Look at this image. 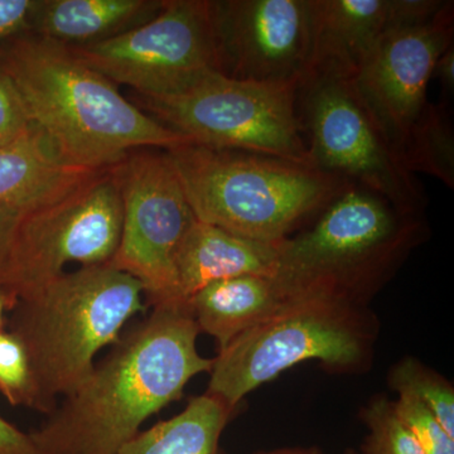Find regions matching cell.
<instances>
[{
    "label": "cell",
    "instance_id": "obj_1",
    "mask_svg": "<svg viewBox=\"0 0 454 454\" xmlns=\"http://www.w3.org/2000/svg\"><path fill=\"white\" fill-rule=\"evenodd\" d=\"M199 334L190 307L153 309L29 432L37 453L118 454L191 379L211 372L214 360L197 349Z\"/></svg>",
    "mask_w": 454,
    "mask_h": 454
},
{
    "label": "cell",
    "instance_id": "obj_2",
    "mask_svg": "<svg viewBox=\"0 0 454 454\" xmlns=\"http://www.w3.org/2000/svg\"><path fill=\"white\" fill-rule=\"evenodd\" d=\"M0 74L29 127L68 166L106 170L136 149L168 151L192 143L122 97L70 47L35 33L0 43Z\"/></svg>",
    "mask_w": 454,
    "mask_h": 454
},
{
    "label": "cell",
    "instance_id": "obj_3",
    "mask_svg": "<svg viewBox=\"0 0 454 454\" xmlns=\"http://www.w3.org/2000/svg\"><path fill=\"white\" fill-rule=\"evenodd\" d=\"M316 217L278 247L276 276L295 294L369 306L427 236L424 216L355 184L340 188Z\"/></svg>",
    "mask_w": 454,
    "mask_h": 454
},
{
    "label": "cell",
    "instance_id": "obj_4",
    "mask_svg": "<svg viewBox=\"0 0 454 454\" xmlns=\"http://www.w3.org/2000/svg\"><path fill=\"white\" fill-rule=\"evenodd\" d=\"M143 286L110 264L65 271L13 307L11 333L25 346L44 413L91 372L128 321L145 310Z\"/></svg>",
    "mask_w": 454,
    "mask_h": 454
},
{
    "label": "cell",
    "instance_id": "obj_5",
    "mask_svg": "<svg viewBox=\"0 0 454 454\" xmlns=\"http://www.w3.org/2000/svg\"><path fill=\"white\" fill-rule=\"evenodd\" d=\"M166 152L197 220L264 243L291 238L345 186L315 167L264 154L193 143Z\"/></svg>",
    "mask_w": 454,
    "mask_h": 454
},
{
    "label": "cell",
    "instance_id": "obj_6",
    "mask_svg": "<svg viewBox=\"0 0 454 454\" xmlns=\"http://www.w3.org/2000/svg\"><path fill=\"white\" fill-rule=\"evenodd\" d=\"M379 321L369 306L307 295L245 331L214 358L206 393L235 409L247 394L304 361L328 372L369 370Z\"/></svg>",
    "mask_w": 454,
    "mask_h": 454
},
{
    "label": "cell",
    "instance_id": "obj_7",
    "mask_svg": "<svg viewBox=\"0 0 454 454\" xmlns=\"http://www.w3.org/2000/svg\"><path fill=\"white\" fill-rule=\"evenodd\" d=\"M298 86L241 82L211 73L170 97L137 95L136 106L193 145L313 167L298 115Z\"/></svg>",
    "mask_w": 454,
    "mask_h": 454
},
{
    "label": "cell",
    "instance_id": "obj_8",
    "mask_svg": "<svg viewBox=\"0 0 454 454\" xmlns=\"http://www.w3.org/2000/svg\"><path fill=\"white\" fill-rule=\"evenodd\" d=\"M297 109L315 168L423 216L428 200L422 184L406 169L352 77L309 74L298 86Z\"/></svg>",
    "mask_w": 454,
    "mask_h": 454
},
{
    "label": "cell",
    "instance_id": "obj_9",
    "mask_svg": "<svg viewBox=\"0 0 454 454\" xmlns=\"http://www.w3.org/2000/svg\"><path fill=\"white\" fill-rule=\"evenodd\" d=\"M121 188L112 168L59 201L22 212L0 284L12 309L65 273L71 262L109 264L121 243Z\"/></svg>",
    "mask_w": 454,
    "mask_h": 454
},
{
    "label": "cell",
    "instance_id": "obj_10",
    "mask_svg": "<svg viewBox=\"0 0 454 454\" xmlns=\"http://www.w3.org/2000/svg\"><path fill=\"white\" fill-rule=\"evenodd\" d=\"M112 169L121 188L122 226L109 264L138 280L153 309L181 306L175 255L197 219L167 152L136 149Z\"/></svg>",
    "mask_w": 454,
    "mask_h": 454
},
{
    "label": "cell",
    "instance_id": "obj_11",
    "mask_svg": "<svg viewBox=\"0 0 454 454\" xmlns=\"http://www.w3.org/2000/svg\"><path fill=\"white\" fill-rule=\"evenodd\" d=\"M70 49L138 97H170L219 73L211 0H164L162 11L145 25L109 41Z\"/></svg>",
    "mask_w": 454,
    "mask_h": 454
},
{
    "label": "cell",
    "instance_id": "obj_12",
    "mask_svg": "<svg viewBox=\"0 0 454 454\" xmlns=\"http://www.w3.org/2000/svg\"><path fill=\"white\" fill-rule=\"evenodd\" d=\"M219 73L230 79L300 85L312 49L310 0H215Z\"/></svg>",
    "mask_w": 454,
    "mask_h": 454
},
{
    "label": "cell",
    "instance_id": "obj_13",
    "mask_svg": "<svg viewBox=\"0 0 454 454\" xmlns=\"http://www.w3.org/2000/svg\"><path fill=\"white\" fill-rule=\"evenodd\" d=\"M453 33L454 3L448 2L426 25L382 33L352 77L400 160L428 109L427 90L433 68L453 44Z\"/></svg>",
    "mask_w": 454,
    "mask_h": 454
},
{
    "label": "cell",
    "instance_id": "obj_14",
    "mask_svg": "<svg viewBox=\"0 0 454 454\" xmlns=\"http://www.w3.org/2000/svg\"><path fill=\"white\" fill-rule=\"evenodd\" d=\"M278 243L231 234L196 220L175 255L176 294L181 306L207 286L229 278L276 276Z\"/></svg>",
    "mask_w": 454,
    "mask_h": 454
},
{
    "label": "cell",
    "instance_id": "obj_15",
    "mask_svg": "<svg viewBox=\"0 0 454 454\" xmlns=\"http://www.w3.org/2000/svg\"><path fill=\"white\" fill-rule=\"evenodd\" d=\"M310 4L312 49L306 76L354 77L387 31V0H310Z\"/></svg>",
    "mask_w": 454,
    "mask_h": 454
},
{
    "label": "cell",
    "instance_id": "obj_16",
    "mask_svg": "<svg viewBox=\"0 0 454 454\" xmlns=\"http://www.w3.org/2000/svg\"><path fill=\"white\" fill-rule=\"evenodd\" d=\"M277 276L249 274L208 284L187 306L200 333L210 334L219 351L245 331L276 315L297 298Z\"/></svg>",
    "mask_w": 454,
    "mask_h": 454
},
{
    "label": "cell",
    "instance_id": "obj_17",
    "mask_svg": "<svg viewBox=\"0 0 454 454\" xmlns=\"http://www.w3.org/2000/svg\"><path fill=\"white\" fill-rule=\"evenodd\" d=\"M101 170L62 162L37 131L0 148V206L35 210L70 195Z\"/></svg>",
    "mask_w": 454,
    "mask_h": 454
},
{
    "label": "cell",
    "instance_id": "obj_18",
    "mask_svg": "<svg viewBox=\"0 0 454 454\" xmlns=\"http://www.w3.org/2000/svg\"><path fill=\"white\" fill-rule=\"evenodd\" d=\"M164 0H38L31 31L67 47L118 37L153 20Z\"/></svg>",
    "mask_w": 454,
    "mask_h": 454
},
{
    "label": "cell",
    "instance_id": "obj_19",
    "mask_svg": "<svg viewBox=\"0 0 454 454\" xmlns=\"http://www.w3.org/2000/svg\"><path fill=\"white\" fill-rule=\"evenodd\" d=\"M235 409L205 393L176 417L139 432L118 454H223L220 441Z\"/></svg>",
    "mask_w": 454,
    "mask_h": 454
},
{
    "label": "cell",
    "instance_id": "obj_20",
    "mask_svg": "<svg viewBox=\"0 0 454 454\" xmlns=\"http://www.w3.org/2000/svg\"><path fill=\"white\" fill-rule=\"evenodd\" d=\"M403 163L454 188V133L450 103L429 104L402 153Z\"/></svg>",
    "mask_w": 454,
    "mask_h": 454
},
{
    "label": "cell",
    "instance_id": "obj_21",
    "mask_svg": "<svg viewBox=\"0 0 454 454\" xmlns=\"http://www.w3.org/2000/svg\"><path fill=\"white\" fill-rule=\"evenodd\" d=\"M387 382L397 394L419 400L454 438V390L443 376L417 358L405 357L391 367Z\"/></svg>",
    "mask_w": 454,
    "mask_h": 454
},
{
    "label": "cell",
    "instance_id": "obj_22",
    "mask_svg": "<svg viewBox=\"0 0 454 454\" xmlns=\"http://www.w3.org/2000/svg\"><path fill=\"white\" fill-rule=\"evenodd\" d=\"M360 417L367 428L361 454H426L387 397H373Z\"/></svg>",
    "mask_w": 454,
    "mask_h": 454
},
{
    "label": "cell",
    "instance_id": "obj_23",
    "mask_svg": "<svg viewBox=\"0 0 454 454\" xmlns=\"http://www.w3.org/2000/svg\"><path fill=\"white\" fill-rule=\"evenodd\" d=\"M0 393L9 404L44 413L25 346L5 331L0 333Z\"/></svg>",
    "mask_w": 454,
    "mask_h": 454
},
{
    "label": "cell",
    "instance_id": "obj_24",
    "mask_svg": "<svg viewBox=\"0 0 454 454\" xmlns=\"http://www.w3.org/2000/svg\"><path fill=\"white\" fill-rule=\"evenodd\" d=\"M394 404L397 417L411 430L424 453L454 454V438L419 400L409 394H399Z\"/></svg>",
    "mask_w": 454,
    "mask_h": 454
},
{
    "label": "cell",
    "instance_id": "obj_25",
    "mask_svg": "<svg viewBox=\"0 0 454 454\" xmlns=\"http://www.w3.org/2000/svg\"><path fill=\"white\" fill-rule=\"evenodd\" d=\"M447 3V0H387V31L426 25L441 13Z\"/></svg>",
    "mask_w": 454,
    "mask_h": 454
},
{
    "label": "cell",
    "instance_id": "obj_26",
    "mask_svg": "<svg viewBox=\"0 0 454 454\" xmlns=\"http://www.w3.org/2000/svg\"><path fill=\"white\" fill-rule=\"evenodd\" d=\"M31 131L25 112L5 77L0 74V148Z\"/></svg>",
    "mask_w": 454,
    "mask_h": 454
},
{
    "label": "cell",
    "instance_id": "obj_27",
    "mask_svg": "<svg viewBox=\"0 0 454 454\" xmlns=\"http://www.w3.org/2000/svg\"><path fill=\"white\" fill-rule=\"evenodd\" d=\"M38 0H0V43L31 31Z\"/></svg>",
    "mask_w": 454,
    "mask_h": 454
},
{
    "label": "cell",
    "instance_id": "obj_28",
    "mask_svg": "<svg viewBox=\"0 0 454 454\" xmlns=\"http://www.w3.org/2000/svg\"><path fill=\"white\" fill-rule=\"evenodd\" d=\"M0 454H38L29 433L0 417Z\"/></svg>",
    "mask_w": 454,
    "mask_h": 454
},
{
    "label": "cell",
    "instance_id": "obj_29",
    "mask_svg": "<svg viewBox=\"0 0 454 454\" xmlns=\"http://www.w3.org/2000/svg\"><path fill=\"white\" fill-rule=\"evenodd\" d=\"M20 214L22 211L16 210V208L0 206V284H2L14 230H16Z\"/></svg>",
    "mask_w": 454,
    "mask_h": 454
},
{
    "label": "cell",
    "instance_id": "obj_30",
    "mask_svg": "<svg viewBox=\"0 0 454 454\" xmlns=\"http://www.w3.org/2000/svg\"><path fill=\"white\" fill-rule=\"evenodd\" d=\"M432 77H437L447 98L453 97L454 44H450V46L439 56L437 62H435L434 68H433Z\"/></svg>",
    "mask_w": 454,
    "mask_h": 454
},
{
    "label": "cell",
    "instance_id": "obj_31",
    "mask_svg": "<svg viewBox=\"0 0 454 454\" xmlns=\"http://www.w3.org/2000/svg\"><path fill=\"white\" fill-rule=\"evenodd\" d=\"M254 454H325L317 447H288L278 450H260Z\"/></svg>",
    "mask_w": 454,
    "mask_h": 454
},
{
    "label": "cell",
    "instance_id": "obj_32",
    "mask_svg": "<svg viewBox=\"0 0 454 454\" xmlns=\"http://www.w3.org/2000/svg\"><path fill=\"white\" fill-rule=\"evenodd\" d=\"M5 310H12V304L11 301H9L7 295L0 291V333L4 331Z\"/></svg>",
    "mask_w": 454,
    "mask_h": 454
},
{
    "label": "cell",
    "instance_id": "obj_33",
    "mask_svg": "<svg viewBox=\"0 0 454 454\" xmlns=\"http://www.w3.org/2000/svg\"><path fill=\"white\" fill-rule=\"evenodd\" d=\"M343 454H361V453H358L357 450H352V448H349V450H346V452Z\"/></svg>",
    "mask_w": 454,
    "mask_h": 454
}]
</instances>
